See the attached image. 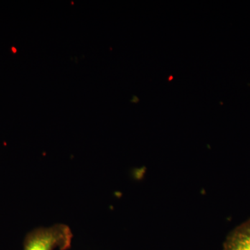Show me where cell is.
<instances>
[{
	"label": "cell",
	"mask_w": 250,
	"mask_h": 250,
	"mask_svg": "<svg viewBox=\"0 0 250 250\" xmlns=\"http://www.w3.org/2000/svg\"><path fill=\"white\" fill-rule=\"evenodd\" d=\"M72 239L71 230L67 225L36 229L26 236L24 250H66L71 247Z\"/></svg>",
	"instance_id": "obj_1"
},
{
	"label": "cell",
	"mask_w": 250,
	"mask_h": 250,
	"mask_svg": "<svg viewBox=\"0 0 250 250\" xmlns=\"http://www.w3.org/2000/svg\"><path fill=\"white\" fill-rule=\"evenodd\" d=\"M223 250H250V219L229 233Z\"/></svg>",
	"instance_id": "obj_2"
}]
</instances>
